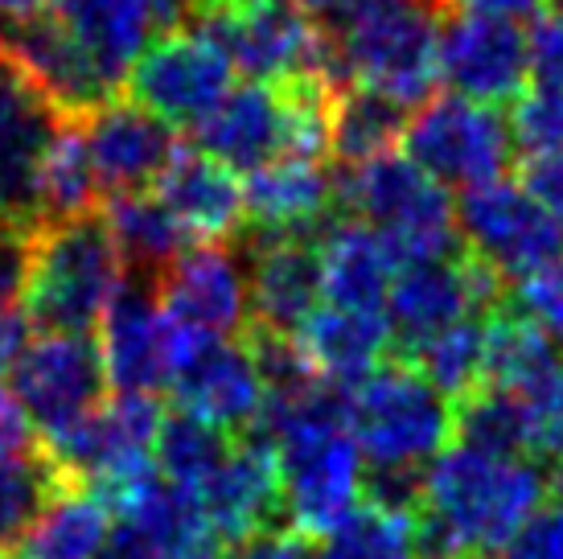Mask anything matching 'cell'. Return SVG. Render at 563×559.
<instances>
[{
  "mask_svg": "<svg viewBox=\"0 0 563 559\" xmlns=\"http://www.w3.org/2000/svg\"><path fill=\"white\" fill-rule=\"evenodd\" d=\"M548 490L551 478L534 457H489L470 445H449L423 473L416 556H501L527 518L548 506Z\"/></svg>",
  "mask_w": 563,
  "mask_h": 559,
  "instance_id": "6da1fadb",
  "label": "cell"
},
{
  "mask_svg": "<svg viewBox=\"0 0 563 559\" xmlns=\"http://www.w3.org/2000/svg\"><path fill=\"white\" fill-rule=\"evenodd\" d=\"M437 0H342L329 17V42L342 83L416 111L432 99L440 78Z\"/></svg>",
  "mask_w": 563,
  "mask_h": 559,
  "instance_id": "7a4b0ae2",
  "label": "cell"
},
{
  "mask_svg": "<svg viewBox=\"0 0 563 559\" xmlns=\"http://www.w3.org/2000/svg\"><path fill=\"white\" fill-rule=\"evenodd\" d=\"M338 206L383 239L395 272L449 260L461 248L456 206L407 153L375 156L338 173Z\"/></svg>",
  "mask_w": 563,
  "mask_h": 559,
  "instance_id": "3957f363",
  "label": "cell"
},
{
  "mask_svg": "<svg viewBox=\"0 0 563 559\" xmlns=\"http://www.w3.org/2000/svg\"><path fill=\"white\" fill-rule=\"evenodd\" d=\"M124 264L103 218L54 222L30 239V272L21 309L46 333H82L103 321L124 288Z\"/></svg>",
  "mask_w": 563,
  "mask_h": 559,
  "instance_id": "277c9868",
  "label": "cell"
},
{
  "mask_svg": "<svg viewBox=\"0 0 563 559\" xmlns=\"http://www.w3.org/2000/svg\"><path fill=\"white\" fill-rule=\"evenodd\" d=\"M345 424L371 473H428L456 432L453 404L404 358L345 391Z\"/></svg>",
  "mask_w": 563,
  "mask_h": 559,
  "instance_id": "5b68a950",
  "label": "cell"
},
{
  "mask_svg": "<svg viewBox=\"0 0 563 559\" xmlns=\"http://www.w3.org/2000/svg\"><path fill=\"white\" fill-rule=\"evenodd\" d=\"M194 30L210 37L247 83L325 78L345 87L329 30H321L297 0H202Z\"/></svg>",
  "mask_w": 563,
  "mask_h": 559,
  "instance_id": "8992f818",
  "label": "cell"
},
{
  "mask_svg": "<svg viewBox=\"0 0 563 559\" xmlns=\"http://www.w3.org/2000/svg\"><path fill=\"white\" fill-rule=\"evenodd\" d=\"M404 144L437 186H456L461 194L501 182L515 156L510 116L453 91L432 95L407 116Z\"/></svg>",
  "mask_w": 563,
  "mask_h": 559,
  "instance_id": "52a82bcc",
  "label": "cell"
},
{
  "mask_svg": "<svg viewBox=\"0 0 563 559\" xmlns=\"http://www.w3.org/2000/svg\"><path fill=\"white\" fill-rule=\"evenodd\" d=\"M165 407L157 395H111L63 436L46 440L49 461L70 485H87L99 497L144 478L153 465Z\"/></svg>",
  "mask_w": 563,
  "mask_h": 559,
  "instance_id": "ba28073f",
  "label": "cell"
},
{
  "mask_svg": "<svg viewBox=\"0 0 563 559\" xmlns=\"http://www.w3.org/2000/svg\"><path fill=\"white\" fill-rule=\"evenodd\" d=\"M456 234L473 260L515 284H527L543 267L563 260V222L506 177L461 194Z\"/></svg>",
  "mask_w": 563,
  "mask_h": 559,
  "instance_id": "9c48e42d",
  "label": "cell"
},
{
  "mask_svg": "<svg viewBox=\"0 0 563 559\" xmlns=\"http://www.w3.org/2000/svg\"><path fill=\"white\" fill-rule=\"evenodd\" d=\"M506 305H510L506 280L482 260H473L470 251H461L449 260L395 272L391 293H387V326H391L395 346L404 354H416L444 329L473 321V317H489Z\"/></svg>",
  "mask_w": 563,
  "mask_h": 559,
  "instance_id": "30bf717a",
  "label": "cell"
},
{
  "mask_svg": "<svg viewBox=\"0 0 563 559\" xmlns=\"http://www.w3.org/2000/svg\"><path fill=\"white\" fill-rule=\"evenodd\" d=\"M194 338L198 333L173 326L169 313L161 309L157 284L124 280V288L99 321L95 346L115 395H157L173 387Z\"/></svg>",
  "mask_w": 563,
  "mask_h": 559,
  "instance_id": "8fae6325",
  "label": "cell"
},
{
  "mask_svg": "<svg viewBox=\"0 0 563 559\" xmlns=\"http://www.w3.org/2000/svg\"><path fill=\"white\" fill-rule=\"evenodd\" d=\"M66 120V111L49 99L13 54L0 50V227L16 234H37L42 198L37 173L49 140Z\"/></svg>",
  "mask_w": 563,
  "mask_h": 559,
  "instance_id": "7c38bea8",
  "label": "cell"
},
{
  "mask_svg": "<svg viewBox=\"0 0 563 559\" xmlns=\"http://www.w3.org/2000/svg\"><path fill=\"white\" fill-rule=\"evenodd\" d=\"M128 99L165 124L198 128L231 91V63L198 30L153 37L128 75Z\"/></svg>",
  "mask_w": 563,
  "mask_h": 559,
  "instance_id": "4fadbf2b",
  "label": "cell"
},
{
  "mask_svg": "<svg viewBox=\"0 0 563 559\" xmlns=\"http://www.w3.org/2000/svg\"><path fill=\"white\" fill-rule=\"evenodd\" d=\"M108 371L82 333H42L13 371V395L37 432L54 440L103 404Z\"/></svg>",
  "mask_w": 563,
  "mask_h": 559,
  "instance_id": "5bb4252c",
  "label": "cell"
},
{
  "mask_svg": "<svg viewBox=\"0 0 563 559\" xmlns=\"http://www.w3.org/2000/svg\"><path fill=\"white\" fill-rule=\"evenodd\" d=\"M440 78L485 108L518 103L531 91L527 30L506 17L453 13L440 25Z\"/></svg>",
  "mask_w": 563,
  "mask_h": 559,
  "instance_id": "9a60e30c",
  "label": "cell"
},
{
  "mask_svg": "<svg viewBox=\"0 0 563 559\" xmlns=\"http://www.w3.org/2000/svg\"><path fill=\"white\" fill-rule=\"evenodd\" d=\"M161 309L198 338L235 342L251 329L247 260L227 243H198L157 280Z\"/></svg>",
  "mask_w": 563,
  "mask_h": 559,
  "instance_id": "2e32d148",
  "label": "cell"
},
{
  "mask_svg": "<svg viewBox=\"0 0 563 559\" xmlns=\"http://www.w3.org/2000/svg\"><path fill=\"white\" fill-rule=\"evenodd\" d=\"M169 391L177 395L181 412L206 419L210 428H219L227 436H247L267 399L264 371L251 354V346L214 342V338H198L189 346Z\"/></svg>",
  "mask_w": 563,
  "mask_h": 559,
  "instance_id": "e0dca14e",
  "label": "cell"
},
{
  "mask_svg": "<svg viewBox=\"0 0 563 559\" xmlns=\"http://www.w3.org/2000/svg\"><path fill=\"white\" fill-rule=\"evenodd\" d=\"M82 124H87V144H91L99 186L108 189L111 198L153 189L177 156L173 128L128 95H115L91 116H82Z\"/></svg>",
  "mask_w": 563,
  "mask_h": 559,
  "instance_id": "ac0fdd59",
  "label": "cell"
},
{
  "mask_svg": "<svg viewBox=\"0 0 563 559\" xmlns=\"http://www.w3.org/2000/svg\"><path fill=\"white\" fill-rule=\"evenodd\" d=\"M198 497H202V511L219 535V544L235 547L264 530H276V523L284 518L276 449L247 432L222 461L219 473L198 490Z\"/></svg>",
  "mask_w": 563,
  "mask_h": 559,
  "instance_id": "d6986e66",
  "label": "cell"
},
{
  "mask_svg": "<svg viewBox=\"0 0 563 559\" xmlns=\"http://www.w3.org/2000/svg\"><path fill=\"white\" fill-rule=\"evenodd\" d=\"M338 206V177L321 161L280 156L243 182V218L251 239H317Z\"/></svg>",
  "mask_w": 563,
  "mask_h": 559,
  "instance_id": "ffe728a7",
  "label": "cell"
},
{
  "mask_svg": "<svg viewBox=\"0 0 563 559\" xmlns=\"http://www.w3.org/2000/svg\"><path fill=\"white\" fill-rule=\"evenodd\" d=\"M251 326L292 338L317 309L321 260L317 239H251Z\"/></svg>",
  "mask_w": 563,
  "mask_h": 559,
  "instance_id": "44dd1931",
  "label": "cell"
},
{
  "mask_svg": "<svg viewBox=\"0 0 563 559\" xmlns=\"http://www.w3.org/2000/svg\"><path fill=\"white\" fill-rule=\"evenodd\" d=\"M305 366L321 387L354 391L362 379L387 362L391 354V326L383 313H350L333 305H317L313 317L292 333Z\"/></svg>",
  "mask_w": 563,
  "mask_h": 559,
  "instance_id": "7402d4cb",
  "label": "cell"
},
{
  "mask_svg": "<svg viewBox=\"0 0 563 559\" xmlns=\"http://www.w3.org/2000/svg\"><path fill=\"white\" fill-rule=\"evenodd\" d=\"M177 227L198 243H222L243 231V182L202 149H177L169 169L153 186Z\"/></svg>",
  "mask_w": 563,
  "mask_h": 559,
  "instance_id": "603a6c76",
  "label": "cell"
},
{
  "mask_svg": "<svg viewBox=\"0 0 563 559\" xmlns=\"http://www.w3.org/2000/svg\"><path fill=\"white\" fill-rule=\"evenodd\" d=\"M198 149L227 169H264L284 156V91L280 83L231 87L219 108L194 128Z\"/></svg>",
  "mask_w": 563,
  "mask_h": 559,
  "instance_id": "cb8c5ba5",
  "label": "cell"
},
{
  "mask_svg": "<svg viewBox=\"0 0 563 559\" xmlns=\"http://www.w3.org/2000/svg\"><path fill=\"white\" fill-rule=\"evenodd\" d=\"M54 17L115 95L157 33L153 0H58Z\"/></svg>",
  "mask_w": 563,
  "mask_h": 559,
  "instance_id": "d4e9b609",
  "label": "cell"
},
{
  "mask_svg": "<svg viewBox=\"0 0 563 559\" xmlns=\"http://www.w3.org/2000/svg\"><path fill=\"white\" fill-rule=\"evenodd\" d=\"M317 260H321V296L333 309L387 317L395 264L371 227H362L354 218L329 222L317 234Z\"/></svg>",
  "mask_w": 563,
  "mask_h": 559,
  "instance_id": "484cf974",
  "label": "cell"
},
{
  "mask_svg": "<svg viewBox=\"0 0 563 559\" xmlns=\"http://www.w3.org/2000/svg\"><path fill=\"white\" fill-rule=\"evenodd\" d=\"M108 234L115 243V255L124 264L128 280L157 284L181 255L189 234L177 227V218L165 210L153 189L144 194H115L108 202Z\"/></svg>",
  "mask_w": 563,
  "mask_h": 559,
  "instance_id": "4316f807",
  "label": "cell"
},
{
  "mask_svg": "<svg viewBox=\"0 0 563 559\" xmlns=\"http://www.w3.org/2000/svg\"><path fill=\"white\" fill-rule=\"evenodd\" d=\"M115 535L111 506L87 485H66L21 539V559H103Z\"/></svg>",
  "mask_w": 563,
  "mask_h": 559,
  "instance_id": "83f0119b",
  "label": "cell"
},
{
  "mask_svg": "<svg viewBox=\"0 0 563 559\" xmlns=\"http://www.w3.org/2000/svg\"><path fill=\"white\" fill-rule=\"evenodd\" d=\"M560 371V350L518 305L485 317V387L534 395Z\"/></svg>",
  "mask_w": 563,
  "mask_h": 559,
  "instance_id": "f1b7e54d",
  "label": "cell"
},
{
  "mask_svg": "<svg viewBox=\"0 0 563 559\" xmlns=\"http://www.w3.org/2000/svg\"><path fill=\"white\" fill-rule=\"evenodd\" d=\"M99 173L91 161V144H87V124L82 116H66L54 140H49L46 156H42V173H37V198H42V222H75V218H91L99 202Z\"/></svg>",
  "mask_w": 563,
  "mask_h": 559,
  "instance_id": "f546056e",
  "label": "cell"
},
{
  "mask_svg": "<svg viewBox=\"0 0 563 559\" xmlns=\"http://www.w3.org/2000/svg\"><path fill=\"white\" fill-rule=\"evenodd\" d=\"M407 132V108L345 83L333 95V128H329V153L342 161L345 169L366 165L375 156L395 153V140Z\"/></svg>",
  "mask_w": 563,
  "mask_h": 559,
  "instance_id": "4dcf8cb0",
  "label": "cell"
},
{
  "mask_svg": "<svg viewBox=\"0 0 563 559\" xmlns=\"http://www.w3.org/2000/svg\"><path fill=\"white\" fill-rule=\"evenodd\" d=\"M456 436L461 445H470L489 457H527L534 452V407L531 395L501 387L473 391L470 399L453 407Z\"/></svg>",
  "mask_w": 563,
  "mask_h": 559,
  "instance_id": "1f68e13d",
  "label": "cell"
},
{
  "mask_svg": "<svg viewBox=\"0 0 563 559\" xmlns=\"http://www.w3.org/2000/svg\"><path fill=\"white\" fill-rule=\"evenodd\" d=\"M235 440L219 428H210L206 419L189 416V412H173L165 416L157 432V449H153V465L165 482L181 485V490H202L214 473L222 469V461L231 457Z\"/></svg>",
  "mask_w": 563,
  "mask_h": 559,
  "instance_id": "d6a6232c",
  "label": "cell"
},
{
  "mask_svg": "<svg viewBox=\"0 0 563 559\" xmlns=\"http://www.w3.org/2000/svg\"><path fill=\"white\" fill-rule=\"evenodd\" d=\"M404 362H411L423 383H432L449 404L470 399L473 391L485 387V317L444 329Z\"/></svg>",
  "mask_w": 563,
  "mask_h": 559,
  "instance_id": "836d02e7",
  "label": "cell"
},
{
  "mask_svg": "<svg viewBox=\"0 0 563 559\" xmlns=\"http://www.w3.org/2000/svg\"><path fill=\"white\" fill-rule=\"evenodd\" d=\"M66 485L70 482L58 473L46 449L21 461H4L0 465V551H16L33 523L42 518V511Z\"/></svg>",
  "mask_w": 563,
  "mask_h": 559,
  "instance_id": "e575fe53",
  "label": "cell"
},
{
  "mask_svg": "<svg viewBox=\"0 0 563 559\" xmlns=\"http://www.w3.org/2000/svg\"><path fill=\"white\" fill-rule=\"evenodd\" d=\"M313 559H420L416 514H391L366 502L345 527L317 544Z\"/></svg>",
  "mask_w": 563,
  "mask_h": 559,
  "instance_id": "d590c367",
  "label": "cell"
},
{
  "mask_svg": "<svg viewBox=\"0 0 563 559\" xmlns=\"http://www.w3.org/2000/svg\"><path fill=\"white\" fill-rule=\"evenodd\" d=\"M510 136L522 156L563 153V87H539L510 108Z\"/></svg>",
  "mask_w": 563,
  "mask_h": 559,
  "instance_id": "8d00e7d4",
  "label": "cell"
},
{
  "mask_svg": "<svg viewBox=\"0 0 563 559\" xmlns=\"http://www.w3.org/2000/svg\"><path fill=\"white\" fill-rule=\"evenodd\" d=\"M518 309L527 313L551 342L563 346V260L543 267L527 284H518Z\"/></svg>",
  "mask_w": 563,
  "mask_h": 559,
  "instance_id": "74e56055",
  "label": "cell"
},
{
  "mask_svg": "<svg viewBox=\"0 0 563 559\" xmlns=\"http://www.w3.org/2000/svg\"><path fill=\"white\" fill-rule=\"evenodd\" d=\"M501 559H563V506L551 502L527 518V527L506 544Z\"/></svg>",
  "mask_w": 563,
  "mask_h": 559,
  "instance_id": "f35d334b",
  "label": "cell"
},
{
  "mask_svg": "<svg viewBox=\"0 0 563 559\" xmlns=\"http://www.w3.org/2000/svg\"><path fill=\"white\" fill-rule=\"evenodd\" d=\"M534 407V452L563 461V362L543 387L531 395Z\"/></svg>",
  "mask_w": 563,
  "mask_h": 559,
  "instance_id": "ab89813d",
  "label": "cell"
},
{
  "mask_svg": "<svg viewBox=\"0 0 563 559\" xmlns=\"http://www.w3.org/2000/svg\"><path fill=\"white\" fill-rule=\"evenodd\" d=\"M518 186L527 189L548 215H555L563 222V153L522 156V165H518Z\"/></svg>",
  "mask_w": 563,
  "mask_h": 559,
  "instance_id": "60d3db41",
  "label": "cell"
},
{
  "mask_svg": "<svg viewBox=\"0 0 563 559\" xmlns=\"http://www.w3.org/2000/svg\"><path fill=\"white\" fill-rule=\"evenodd\" d=\"M37 428L30 424L25 407L16 404V395L9 387H0V465L4 461H21L37 452Z\"/></svg>",
  "mask_w": 563,
  "mask_h": 559,
  "instance_id": "b9f144b4",
  "label": "cell"
},
{
  "mask_svg": "<svg viewBox=\"0 0 563 559\" xmlns=\"http://www.w3.org/2000/svg\"><path fill=\"white\" fill-rule=\"evenodd\" d=\"M214 559H313V556H309V544H305V539H297L292 530L276 527V530H264V535L247 539V544L227 547V551Z\"/></svg>",
  "mask_w": 563,
  "mask_h": 559,
  "instance_id": "7bdbcfd3",
  "label": "cell"
},
{
  "mask_svg": "<svg viewBox=\"0 0 563 559\" xmlns=\"http://www.w3.org/2000/svg\"><path fill=\"white\" fill-rule=\"evenodd\" d=\"M33 346V321L21 305H0V374H13Z\"/></svg>",
  "mask_w": 563,
  "mask_h": 559,
  "instance_id": "ee69618b",
  "label": "cell"
},
{
  "mask_svg": "<svg viewBox=\"0 0 563 559\" xmlns=\"http://www.w3.org/2000/svg\"><path fill=\"white\" fill-rule=\"evenodd\" d=\"M440 9H461V13H485V17H506V21H518V17H539L543 0H437Z\"/></svg>",
  "mask_w": 563,
  "mask_h": 559,
  "instance_id": "f6af8a7d",
  "label": "cell"
},
{
  "mask_svg": "<svg viewBox=\"0 0 563 559\" xmlns=\"http://www.w3.org/2000/svg\"><path fill=\"white\" fill-rule=\"evenodd\" d=\"M54 13H58V0H0V33L25 30Z\"/></svg>",
  "mask_w": 563,
  "mask_h": 559,
  "instance_id": "bcb514c9",
  "label": "cell"
},
{
  "mask_svg": "<svg viewBox=\"0 0 563 559\" xmlns=\"http://www.w3.org/2000/svg\"><path fill=\"white\" fill-rule=\"evenodd\" d=\"M297 4L313 17V21H317V17H333L338 9H342V0H297Z\"/></svg>",
  "mask_w": 563,
  "mask_h": 559,
  "instance_id": "7dc6e473",
  "label": "cell"
},
{
  "mask_svg": "<svg viewBox=\"0 0 563 559\" xmlns=\"http://www.w3.org/2000/svg\"><path fill=\"white\" fill-rule=\"evenodd\" d=\"M551 494H555V502L563 506V461H560V469L551 473Z\"/></svg>",
  "mask_w": 563,
  "mask_h": 559,
  "instance_id": "c3c4849f",
  "label": "cell"
},
{
  "mask_svg": "<svg viewBox=\"0 0 563 559\" xmlns=\"http://www.w3.org/2000/svg\"><path fill=\"white\" fill-rule=\"evenodd\" d=\"M0 559H21L16 551H0Z\"/></svg>",
  "mask_w": 563,
  "mask_h": 559,
  "instance_id": "681fc988",
  "label": "cell"
},
{
  "mask_svg": "<svg viewBox=\"0 0 563 559\" xmlns=\"http://www.w3.org/2000/svg\"><path fill=\"white\" fill-rule=\"evenodd\" d=\"M473 559H489V556H473Z\"/></svg>",
  "mask_w": 563,
  "mask_h": 559,
  "instance_id": "f907efd6",
  "label": "cell"
},
{
  "mask_svg": "<svg viewBox=\"0 0 563 559\" xmlns=\"http://www.w3.org/2000/svg\"><path fill=\"white\" fill-rule=\"evenodd\" d=\"M560 13H563V4H560Z\"/></svg>",
  "mask_w": 563,
  "mask_h": 559,
  "instance_id": "816d5d0a",
  "label": "cell"
},
{
  "mask_svg": "<svg viewBox=\"0 0 563 559\" xmlns=\"http://www.w3.org/2000/svg\"><path fill=\"white\" fill-rule=\"evenodd\" d=\"M560 4H563V0H560Z\"/></svg>",
  "mask_w": 563,
  "mask_h": 559,
  "instance_id": "f5cc1de1",
  "label": "cell"
}]
</instances>
